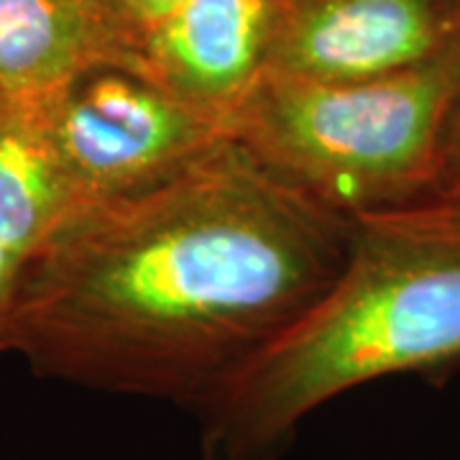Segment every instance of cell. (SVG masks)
<instances>
[{"instance_id": "cell-3", "label": "cell", "mask_w": 460, "mask_h": 460, "mask_svg": "<svg viewBox=\"0 0 460 460\" xmlns=\"http://www.w3.org/2000/svg\"><path fill=\"white\" fill-rule=\"evenodd\" d=\"M460 93V41L438 59L361 83L263 72L230 118L233 136L338 213L435 198Z\"/></svg>"}, {"instance_id": "cell-5", "label": "cell", "mask_w": 460, "mask_h": 460, "mask_svg": "<svg viewBox=\"0 0 460 460\" xmlns=\"http://www.w3.org/2000/svg\"><path fill=\"white\" fill-rule=\"evenodd\" d=\"M460 41V0H279L266 72L361 83L438 59Z\"/></svg>"}, {"instance_id": "cell-8", "label": "cell", "mask_w": 460, "mask_h": 460, "mask_svg": "<svg viewBox=\"0 0 460 460\" xmlns=\"http://www.w3.org/2000/svg\"><path fill=\"white\" fill-rule=\"evenodd\" d=\"M84 208L54 146L44 98L0 93V241L29 259Z\"/></svg>"}, {"instance_id": "cell-1", "label": "cell", "mask_w": 460, "mask_h": 460, "mask_svg": "<svg viewBox=\"0 0 460 460\" xmlns=\"http://www.w3.org/2000/svg\"><path fill=\"white\" fill-rule=\"evenodd\" d=\"M350 233V215L228 136L29 256L0 350L41 376L199 407L335 281Z\"/></svg>"}, {"instance_id": "cell-2", "label": "cell", "mask_w": 460, "mask_h": 460, "mask_svg": "<svg viewBox=\"0 0 460 460\" xmlns=\"http://www.w3.org/2000/svg\"><path fill=\"white\" fill-rule=\"evenodd\" d=\"M456 358L460 199L356 215L335 281L199 404L202 460H277L330 399Z\"/></svg>"}, {"instance_id": "cell-9", "label": "cell", "mask_w": 460, "mask_h": 460, "mask_svg": "<svg viewBox=\"0 0 460 460\" xmlns=\"http://www.w3.org/2000/svg\"><path fill=\"white\" fill-rule=\"evenodd\" d=\"M435 198L460 199V93L453 102L447 131H445L443 172H440Z\"/></svg>"}, {"instance_id": "cell-4", "label": "cell", "mask_w": 460, "mask_h": 460, "mask_svg": "<svg viewBox=\"0 0 460 460\" xmlns=\"http://www.w3.org/2000/svg\"><path fill=\"white\" fill-rule=\"evenodd\" d=\"M44 113L87 208L162 184L233 136L226 118L123 66L77 77L44 98Z\"/></svg>"}, {"instance_id": "cell-6", "label": "cell", "mask_w": 460, "mask_h": 460, "mask_svg": "<svg viewBox=\"0 0 460 460\" xmlns=\"http://www.w3.org/2000/svg\"><path fill=\"white\" fill-rule=\"evenodd\" d=\"M279 0H184L144 33L154 80L226 118L266 72Z\"/></svg>"}, {"instance_id": "cell-10", "label": "cell", "mask_w": 460, "mask_h": 460, "mask_svg": "<svg viewBox=\"0 0 460 460\" xmlns=\"http://www.w3.org/2000/svg\"><path fill=\"white\" fill-rule=\"evenodd\" d=\"M113 3L118 5V11L128 18V23H131L133 29L141 33V39H144V33L148 29H154L172 11H177L184 0H113Z\"/></svg>"}, {"instance_id": "cell-7", "label": "cell", "mask_w": 460, "mask_h": 460, "mask_svg": "<svg viewBox=\"0 0 460 460\" xmlns=\"http://www.w3.org/2000/svg\"><path fill=\"white\" fill-rule=\"evenodd\" d=\"M102 66L148 75L144 39L113 0H0V93L49 98Z\"/></svg>"}, {"instance_id": "cell-11", "label": "cell", "mask_w": 460, "mask_h": 460, "mask_svg": "<svg viewBox=\"0 0 460 460\" xmlns=\"http://www.w3.org/2000/svg\"><path fill=\"white\" fill-rule=\"evenodd\" d=\"M26 261L29 259L23 253H18L0 241V328H3V320L8 317V310L13 305V296H16L18 281H21Z\"/></svg>"}]
</instances>
